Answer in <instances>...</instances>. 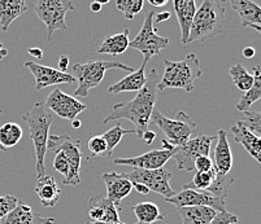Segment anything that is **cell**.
Masks as SVG:
<instances>
[{
    "instance_id": "1",
    "label": "cell",
    "mask_w": 261,
    "mask_h": 224,
    "mask_svg": "<svg viewBox=\"0 0 261 224\" xmlns=\"http://www.w3.org/2000/svg\"><path fill=\"white\" fill-rule=\"evenodd\" d=\"M158 83V70L151 69L147 77L146 84L137 93V96L127 103L115 104L112 112L109 113L108 117L104 118L103 123L106 124L108 122L118 121V119H127L134 124L135 134L138 135V138H142V135L148 131L151 115L156 108Z\"/></svg>"
},
{
    "instance_id": "2",
    "label": "cell",
    "mask_w": 261,
    "mask_h": 224,
    "mask_svg": "<svg viewBox=\"0 0 261 224\" xmlns=\"http://www.w3.org/2000/svg\"><path fill=\"white\" fill-rule=\"evenodd\" d=\"M22 121H25L29 126L30 138L35 149V171L38 179L46 175V166L44 158L47 153V141L49 136V127L54 122V113L47 109L43 103H37L30 112L22 115Z\"/></svg>"
},
{
    "instance_id": "3",
    "label": "cell",
    "mask_w": 261,
    "mask_h": 224,
    "mask_svg": "<svg viewBox=\"0 0 261 224\" xmlns=\"http://www.w3.org/2000/svg\"><path fill=\"white\" fill-rule=\"evenodd\" d=\"M164 67L163 78L158 83L159 91L175 88L192 92L195 88V81L203 74L200 61L195 53H190L182 61L164 60Z\"/></svg>"
},
{
    "instance_id": "4",
    "label": "cell",
    "mask_w": 261,
    "mask_h": 224,
    "mask_svg": "<svg viewBox=\"0 0 261 224\" xmlns=\"http://www.w3.org/2000/svg\"><path fill=\"white\" fill-rule=\"evenodd\" d=\"M225 7L216 3L215 0H204L196 8L195 15L190 26L187 44L192 42H204L222 33L225 25Z\"/></svg>"
},
{
    "instance_id": "5",
    "label": "cell",
    "mask_w": 261,
    "mask_h": 224,
    "mask_svg": "<svg viewBox=\"0 0 261 224\" xmlns=\"http://www.w3.org/2000/svg\"><path fill=\"white\" fill-rule=\"evenodd\" d=\"M109 69H118L127 73L134 72L132 67L125 65L120 61H89V62L73 65L72 75L78 82L74 96L86 98L90 89L98 87L103 82L106 72Z\"/></svg>"
},
{
    "instance_id": "6",
    "label": "cell",
    "mask_w": 261,
    "mask_h": 224,
    "mask_svg": "<svg viewBox=\"0 0 261 224\" xmlns=\"http://www.w3.org/2000/svg\"><path fill=\"white\" fill-rule=\"evenodd\" d=\"M149 124L158 127L165 135V140L169 141L174 147L186 143L196 131V123L185 112H178L175 118L170 119V118L164 117L159 112L158 108H155L152 112Z\"/></svg>"
},
{
    "instance_id": "7",
    "label": "cell",
    "mask_w": 261,
    "mask_h": 224,
    "mask_svg": "<svg viewBox=\"0 0 261 224\" xmlns=\"http://www.w3.org/2000/svg\"><path fill=\"white\" fill-rule=\"evenodd\" d=\"M75 4L72 0H38L34 11L39 20L46 25L47 42L52 39L55 31H69L65 22L68 12L74 11Z\"/></svg>"
},
{
    "instance_id": "8",
    "label": "cell",
    "mask_w": 261,
    "mask_h": 224,
    "mask_svg": "<svg viewBox=\"0 0 261 224\" xmlns=\"http://www.w3.org/2000/svg\"><path fill=\"white\" fill-rule=\"evenodd\" d=\"M47 150L52 153L63 152L69 162V173L65 179H63L64 185H78L81 183V162H82V152H81V140L72 139L68 135H49L47 141Z\"/></svg>"
},
{
    "instance_id": "9",
    "label": "cell",
    "mask_w": 261,
    "mask_h": 224,
    "mask_svg": "<svg viewBox=\"0 0 261 224\" xmlns=\"http://www.w3.org/2000/svg\"><path fill=\"white\" fill-rule=\"evenodd\" d=\"M153 16L155 12L149 11L143 21L141 31L129 43V48L137 49L143 55V61L148 63V61L153 56L159 55L161 51L168 48L169 39L165 37H160L153 27Z\"/></svg>"
},
{
    "instance_id": "10",
    "label": "cell",
    "mask_w": 261,
    "mask_h": 224,
    "mask_svg": "<svg viewBox=\"0 0 261 224\" xmlns=\"http://www.w3.org/2000/svg\"><path fill=\"white\" fill-rule=\"evenodd\" d=\"M217 136H207L199 135L195 138H191L186 143L178 145L174 148L173 157L178 170L182 171H194L195 170V159L200 155H210L212 143L216 141Z\"/></svg>"
},
{
    "instance_id": "11",
    "label": "cell",
    "mask_w": 261,
    "mask_h": 224,
    "mask_svg": "<svg viewBox=\"0 0 261 224\" xmlns=\"http://www.w3.org/2000/svg\"><path fill=\"white\" fill-rule=\"evenodd\" d=\"M132 183H141L146 185L151 192L159 193L165 199L172 197L174 190L170 187V179L173 174L164 167L156 170L133 169L130 173H125Z\"/></svg>"
},
{
    "instance_id": "12",
    "label": "cell",
    "mask_w": 261,
    "mask_h": 224,
    "mask_svg": "<svg viewBox=\"0 0 261 224\" xmlns=\"http://www.w3.org/2000/svg\"><path fill=\"white\" fill-rule=\"evenodd\" d=\"M168 204L174 205L177 209L179 207H190V206H208L215 209L216 211H222L226 210L225 201L213 197L212 195L207 193L205 190L192 189V188L184 185V189L179 193H174L172 197L165 199Z\"/></svg>"
},
{
    "instance_id": "13",
    "label": "cell",
    "mask_w": 261,
    "mask_h": 224,
    "mask_svg": "<svg viewBox=\"0 0 261 224\" xmlns=\"http://www.w3.org/2000/svg\"><path fill=\"white\" fill-rule=\"evenodd\" d=\"M47 109L51 110L54 114L59 115L63 119L73 121L84 110L87 109L85 104L81 103L75 99V96H70L68 93H64L61 89L56 88L47 96L44 101Z\"/></svg>"
},
{
    "instance_id": "14",
    "label": "cell",
    "mask_w": 261,
    "mask_h": 224,
    "mask_svg": "<svg viewBox=\"0 0 261 224\" xmlns=\"http://www.w3.org/2000/svg\"><path fill=\"white\" fill-rule=\"evenodd\" d=\"M25 67L30 70L33 77L35 78V89L46 88L49 86H56V84H72L75 79L72 74L66 72H61L59 69H54L46 65H39V63L28 61L25 62Z\"/></svg>"
},
{
    "instance_id": "15",
    "label": "cell",
    "mask_w": 261,
    "mask_h": 224,
    "mask_svg": "<svg viewBox=\"0 0 261 224\" xmlns=\"http://www.w3.org/2000/svg\"><path fill=\"white\" fill-rule=\"evenodd\" d=\"M173 153L174 150L155 149L138 155V157L116 158L113 162L116 165H125V166H132L134 169L156 170L164 167V165L173 157Z\"/></svg>"
},
{
    "instance_id": "16",
    "label": "cell",
    "mask_w": 261,
    "mask_h": 224,
    "mask_svg": "<svg viewBox=\"0 0 261 224\" xmlns=\"http://www.w3.org/2000/svg\"><path fill=\"white\" fill-rule=\"evenodd\" d=\"M103 180L107 188V199L115 205L121 204L133 190V183L125 173H104Z\"/></svg>"
},
{
    "instance_id": "17",
    "label": "cell",
    "mask_w": 261,
    "mask_h": 224,
    "mask_svg": "<svg viewBox=\"0 0 261 224\" xmlns=\"http://www.w3.org/2000/svg\"><path fill=\"white\" fill-rule=\"evenodd\" d=\"M55 218L43 216L29 205L18 202L12 211L4 216L0 224H54Z\"/></svg>"
},
{
    "instance_id": "18",
    "label": "cell",
    "mask_w": 261,
    "mask_h": 224,
    "mask_svg": "<svg viewBox=\"0 0 261 224\" xmlns=\"http://www.w3.org/2000/svg\"><path fill=\"white\" fill-rule=\"evenodd\" d=\"M242 20V27H251L261 31V8L252 0H229Z\"/></svg>"
},
{
    "instance_id": "19",
    "label": "cell",
    "mask_w": 261,
    "mask_h": 224,
    "mask_svg": "<svg viewBox=\"0 0 261 224\" xmlns=\"http://www.w3.org/2000/svg\"><path fill=\"white\" fill-rule=\"evenodd\" d=\"M89 216L91 221H101V223H116L120 221L118 210L116 205L108 199L101 197H91L89 200Z\"/></svg>"
},
{
    "instance_id": "20",
    "label": "cell",
    "mask_w": 261,
    "mask_h": 224,
    "mask_svg": "<svg viewBox=\"0 0 261 224\" xmlns=\"http://www.w3.org/2000/svg\"><path fill=\"white\" fill-rule=\"evenodd\" d=\"M216 148L213 152V165L218 174L227 175L232 167V153L227 141V133L225 130H220L216 139Z\"/></svg>"
},
{
    "instance_id": "21",
    "label": "cell",
    "mask_w": 261,
    "mask_h": 224,
    "mask_svg": "<svg viewBox=\"0 0 261 224\" xmlns=\"http://www.w3.org/2000/svg\"><path fill=\"white\" fill-rule=\"evenodd\" d=\"M234 140L238 144L243 145L246 152L255 159L257 164H261V140L258 136L252 134L251 131L242 126L239 122H237L236 126L230 129Z\"/></svg>"
},
{
    "instance_id": "22",
    "label": "cell",
    "mask_w": 261,
    "mask_h": 224,
    "mask_svg": "<svg viewBox=\"0 0 261 224\" xmlns=\"http://www.w3.org/2000/svg\"><path fill=\"white\" fill-rule=\"evenodd\" d=\"M173 8L181 29V42L182 44L187 46L190 26L196 12L195 0H173Z\"/></svg>"
},
{
    "instance_id": "23",
    "label": "cell",
    "mask_w": 261,
    "mask_h": 224,
    "mask_svg": "<svg viewBox=\"0 0 261 224\" xmlns=\"http://www.w3.org/2000/svg\"><path fill=\"white\" fill-rule=\"evenodd\" d=\"M146 67L147 62H142L141 68L134 72L130 73L129 75H126L125 78H122L120 82L109 86L108 92L109 93H113V95H117V93H122V92H139L147 82L146 77Z\"/></svg>"
},
{
    "instance_id": "24",
    "label": "cell",
    "mask_w": 261,
    "mask_h": 224,
    "mask_svg": "<svg viewBox=\"0 0 261 224\" xmlns=\"http://www.w3.org/2000/svg\"><path fill=\"white\" fill-rule=\"evenodd\" d=\"M35 193H37L40 204L44 207L56 206L61 196L60 188L54 176L51 175H44L38 179L37 185H35Z\"/></svg>"
},
{
    "instance_id": "25",
    "label": "cell",
    "mask_w": 261,
    "mask_h": 224,
    "mask_svg": "<svg viewBox=\"0 0 261 224\" xmlns=\"http://www.w3.org/2000/svg\"><path fill=\"white\" fill-rule=\"evenodd\" d=\"M28 11L25 0H0V29L7 31L11 23Z\"/></svg>"
},
{
    "instance_id": "26",
    "label": "cell",
    "mask_w": 261,
    "mask_h": 224,
    "mask_svg": "<svg viewBox=\"0 0 261 224\" xmlns=\"http://www.w3.org/2000/svg\"><path fill=\"white\" fill-rule=\"evenodd\" d=\"M129 30H123L120 34L109 35L101 42L100 47L98 48V53L100 55H109L116 57L118 55H122L129 48Z\"/></svg>"
},
{
    "instance_id": "27",
    "label": "cell",
    "mask_w": 261,
    "mask_h": 224,
    "mask_svg": "<svg viewBox=\"0 0 261 224\" xmlns=\"http://www.w3.org/2000/svg\"><path fill=\"white\" fill-rule=\"evenodd\" d=\"M182 218V224H210L216 215L215 209L208 206H190L177 209Z\"/></svg>"
},
{
    "instance_id": "28",
    "label": "cell",
    "mask_w": 261,
    "mask_h": 224,
    "mask_svg": "<svg viewBox=\"0 0 261 224\" xmlns=\"http://www.w3.org/2000/svg\"><path fill=\"white\" fill-rule=\"evenodd\" d=\"M253 83L251 86L250 89H247L244 92V95L239 99V101L237 103L236 109L238 112H247L250 109L251 105L255 104L256 101L260 100L261 98V69L258 65H256L253 68Z\"/></svg>"
},
{
    "instance_id": "29",
    "label": "cell",
    "mask_w": 261,
    "mask_h": 224,
    "mask_svg": "<svg viewBox=\"0 0 261 224\" xmlns=\"http://www.w3.org/2000/svg\"><path fill=\"white\" fill-rule=\"evenodd\" d=\"M133 211L139 223L152 224L158 220H164V215L160 213V209L153 202L137 204L135 206H133Z\"/></svg>"
},
{
    "instance_id": "30",
    "label": "cell",
    "mask_w": 261,
    "mask_h": 224,
    "mask_svg": "<svg viewBox=\"0 0 261 224\" xmlns=\"http://www.w3.org/2000/svg\"><path fill=\"white\" fill-rule=\"evenodd\" d=\"M22 135L23 131L20 124L15 122H7L0 127V144L8 150L9 148L17 145Z\"/></svg>"
},
{
    "instance_id": "31",
    "label": "cell",
    "mask_w": 261,
    "mask_h": 224,
    "mask_svg": "<svg viewBox=\"0 0 261 224\" xmlns=\"http://www.w3.org/2000/svg\"><path fill=\"white\" fill-rule=\"evenodd\" d=\"M229 75L231 78L232 83L236 84V87L241 91L246 92L247 89H250L253 83V75L248 73L243 63L238 62L236 65H232L229 69Z\"/></svg>"
},
{
    "instance_id": "32",
    "label": "cell",
    "mask_w": 261,
    "mask_h": 224,
    "mask_svg": "<svg viewBox=\"0 0 261 224\" xmlns=\"http://www.w3.org/2000/svg\"><path fill=\"white\" fill-rule=\"evenodd\" d=\"M236 181V179L227 175H221V174H217L215 181L212 183L210 188H208L205 192L212 195L213 197H217V199L222 200V201H226L227 196H229L230 188H231L232 183Z\"/></svg>"
},
{
    "instance_id": "33",
    "label": "cell",
    "mask_w": 261,
    "mask_h": 224,
    "mask_svg": "<svg viewBox=\"0 0 261 224\" xmlns=\"http://www.w3.org/2000/svg\"><path fill=\"white\" fill-rule=\"evenodd\" d=\"M127 134H135V130H123L120 124H116L115 127H112L111 130L106 131L103 134V138L107 143V157H111V154L113 153L115 148L120 144L121 139L123 138Z\"/></svg>"
},
{
    "instance_id": "34",
    "label": "cell",
    "mask_w": 261,
    "mask_h": 224,
    "mask_svg": "<svg viewBox=\"0 0 261 224\" xmlns=\"http://www.w3.org/2000/svg\"><path fill=\"white\" fill-rule=\"evenodd\" d=\"M217 170L216 167H213L212 170L207 171V173H196L192 179V183L186 184V187L192 188V189L198 190H207L208 188L212 185V183L215 181L216 176H217Z\"/></svg>"
},
{
    "instance_id": "35",
    "label": "cell",
    "mask_w": 261,
    "mask_h": 224,
    "mask_svg": "<svg viewBox=\"0 0 261 224\" xmlns=\"http://www.w3.org/2000/svg\"><path fill=\"white\" fill-rule=\"evenodd\" d=\"M144 6V0H117L116 8L122 12L126 20H133L135 16L141 13Z\"/></svg>"
},
{
    "instance_id": "36",
    "label": "cell",
    "mask_w": 261,
    "mask_h": 224,
    "mask_svg": "<svg viewBox=\"0 0 261 224\" xmlns=\"http://www.w3.org/2000/svg\"><path fill=\"white\" fill-rule=\"evenodd\" d=\"M243 127H246L248 131L255 134L260 138L261 135V113L260 112H244V118L238 121Z\"/></svg>"
},
{
    "instance_id": "37",
    "label": "cell",
    "mask_w": 261,
    "mask_h": 224,
    "mask_svg": "<svg viewBox=\"0 0 261 224\" xmlns=\"http://www.w3.org/2000/svg\"><path fill=\"white\" fill-rule=\"evenodd\" d=\"M89 150L92 155H99V157H107V143L101 135H95L89 139L87 143Z\"/></svg>"
},
{
    "instance_id": "38",
    "label": "cell",
    "mask_w": 261,
    "mask_h": 224,
    "mask_svg": "<svg viewBox=\"0 0 261 224\" xmlns=\"http://www.w3.org/2000/svg\"><path fill=\"white\" fill-rule=\"evenodd\" d=\"M54 169L58 171L59 174L63 175V179H65L69 173V162L66 159L65 154L63 152H56L55 153V159H54Z\"/></svg>"
},
{
    "instance_id": "39",
    "label": "cell",
    "mask_w": 261,
    "mask_h": 224,
    "mask_svg": "<svg viewBox=\"0 0 261 224\" xmlns=\"http://www.w3.org/2000/svg\"><path fill=\"white\" fill-rule=\"evenodd\" d=\"M18 204V200L16 199L15 196L6 195L0 196V220L9 213L12 210L15 209L16 205Z\"/></svg>"
},
{
    "instance_id": "40",
    "label": "cell",
    "mask_w": 261,
    "mask_h": 224,
    "mask_svg": "<svg viewBox=\"0 0 261 224\" xmlns=\"http://www.w3.org/2000/svg\"><path fill=\"white\" fill-rule=\"evenodd\" d=\"M238 221V216L236 214L230 213L227 210L217 211L210 224H236Z\"/></svg>"
},
{
    "instance_id": "41",
    "label": "cell",
    "mask_w": 261,
    "mask_h": 224,
    "mask_svg": "<svg viewBox=\"0 0 261 224\" xmlns=\"http://www.w3.org/2000/svg\"><path fill=\"white\" fill-rule=\"evenodd\" d=\"M194 166H195V170H198L199 173H207V171L215 167V165H213L212 158L210 155H200L195 159Z\"/></svg>"
},
{
    "instance_id": "42",
    "label": "cell",
    "mask_w": 261,
    "mask_h": 224,
    "mask_svg": "<svg viewBox=\"0 0 261 224\" xmlns=\"http://www.w3.org/2000/svg\"><path fill=\"white\" fill-rule=\"evenodd\" d=\"M69 68V56L68 55H61L59 58V70L61 72H66Z\"/></svg>"
},
{
    "instance_id": "43",
    "label": "cell",
    "mask_w": 261,
    "mask_h": 224,
    "mask_svg": "<svg viewBox=\"0 0 261 224\" xmlns=\"http://www.w3.org/2000/svg\"><path fill=\"white\" fill-rule=\"evenodd\" d=\"M170 18V12H161V13H158V15L153 16V22L159 23L163 22V21H168Z\"/></svg>"
},
{
    "instance_id": "44",
    "label": "cell",
    "mask_w": 261,
    "mask_h": 224,
    "mask_svg": "<svg viewBox=\"0 0 261 224\" xmlns=\"http://www.w3.org/2000/svg\"><path fill=\"white\" fill-rule=\"evenodd\" d=\"M133 189H135L137 192L141 193V195H143V196L149 195V192H151V190H149L146 185H143V184H141V183H133Z\"/></svg>"
},
{
    "instance_id": "45",
    "label": "cell",
    "mask_w": 261,
    "mask_h": 224,
    "mask_svg": "<svg viewBox=\"0 0 261 224\" xmlns=\"http://www.w3.org/2000/svg\"><path fill=\"white\" fill-rule=\"evenodd\" d=\"M141 139H143L147 144H152L153 140L156 139V134L152 133V131H146V133L142 135Z\"/></svg>"
},
{
    "instance_id": "46",
    "label": "cell",
    "mask_w": 261,
    "mask_h": 224,
    "mask_svg": "<svg viewBox=\"0 0 261 224\" xmlns=\"http://www.w3.org/2000/svg\"><path fill=\"white\" fill-rule=\"evenodd\" d=\"M28 53H29V55H32L33 57H35V58L43 57V51H42L40 48H38V47H34V48H29V49H28Z\"/></svg>"
},
{
    "instance_id": "47",
    "label": "cell",
    "mask_w": 261,
    "mask_h": 224,
    "mask_svg": "<svg viewBox=\"0 0 261 224\" xmlns=\"http://www.w3.org/2000/svg\"><path fill=\"white\" fill-rule=\"evenodd\" d=\"M242 55H243L246 58H252L255 57L256 51L253 47H246V48L243 49V52H242Z\"/></svg>"
},
{
    "instance_id": "48",
    "label": "cell",
    "mask_w": 261,
    "mask_h": 224,
    "mask_svg": "<svg viewBox=\"0 0 261 224\" xmlns=\"http://www.w3.org/2000/svg\"><path fill=\"white\" fill-rule=\"evenodd\" d=\"M152 7H164L167 6L169 0H147Z\"/></svg>"
},
{
    "instance_id": "49",
    "label": "cell",
    "mask_w": 261,
    "mask_h": 224,
    "mask_svg": "<svg viewBox=\"0 0 261 224\" xmlns=\"http://www.w3.org/2000/svg\"><path fill=\"white\" fill-rule=\"evenodd\" d=\"M161 145H163V149L164 150H174V145H172V144L169 143L168 140H165V139H163L161 140Z\"/></svg>"
},
{
    "instance_id": "50",
    "label": "cell",
    "mask_w": 261,
    "mask_h": 224,
    "mask_svg": "<svg viewBox=\"0 0 261 224\" xmlns=\"http://www.w3.org/2000/svg\"><path fill=\"white\" fill-rule=\"evenodd\" d=\"M101 4L96 3V2H92L91 4H90V9H91V12H95V13H98V12L101 11Z\"/></svg>"
},
{
    "instance_id": "51",
    "label": "cell",
    "mask_w": 261,
    "mask_h": 224,
    "mask_svg": "<svg viewBox=\"0 0 261 224\" xmlns=\"http://www.w3.org/2000/svg\"><path fill=\"white\" fill-rule=\"evenodd\" d=\"M7 56H8V49H7L6 47L3 46V43L0 42V61L3 60V58H6Z\"/></svg>"
},
{
    "instance_id": "52",
    "label": "cell",
    "mask_w": 261,
    "mask_h": 224,
    "mask_svg": "<svg viewBox=\"0 0 261 224\" xmlns=\"http://www.w3.org/2000/svg\"><path fill=\"white\" fill-rule=\"evenodd\" d=\"M86 224H126V223H122V221H116V223H101V221H87ZM135 224H143V223H135Z\"/></svg>"
},
{
    "instance_id": "53",
    "label": "cell",
    "mask_w": 261,
    "mask_h": 224,
    "mask_svg": "<svg viewBox=\"0 0 261 224\" xmlns=\"http://www.w3.org/2000/svg\"><path fill=\"white\" fill-rule=\"evenodd\" d=\"M81 124H82V123H81V121H80V119H77V118L72 121V126L74 127V129H80Z\"/></svg>"
},
{
    "instance_id": "54",
    "label": "cell",
    "mask_w": 261,
    "mask_h": 224,
    "mask_svg": "<svg viewBox=\"0 0 261 224\" xmlns=\"http://www.w3.org/2000/svg\"><path fill=\"white\" fill-rule=\"evenodd\" d=\"M94 2H96V3L101 4V6H104V4H108L111 0H94Z\"/></svg>"
},
{
    "instance_id": "55",
    "label": "cell",
    "mask_w": 261,
    "mask_h": 224,
    "mask_svg": "<svg viewBox=\"0 0 261 224\" xmlns=\"http://www.w3.org/2000/svg\"><path fill=\"white\" fill-rule=\"evenodd\" d=\"M0 152H7V149L2 145V144H0Z\"/></svg>"
}]
</instances>
